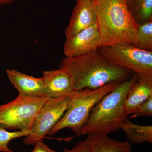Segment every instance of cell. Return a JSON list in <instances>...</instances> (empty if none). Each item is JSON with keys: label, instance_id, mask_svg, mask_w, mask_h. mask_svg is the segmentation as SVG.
Instances as JSON below:
<instances>
[{"label": "cell", "instance_id": "2", "mask_svg": "<svg viewBox=\"0 0 152 152\" xmlns=\"http://www.w3.org/2000/svg\"><path fill=\"white\" fill-rule=\"evenodd\" d=\"M101 46L118 43L135 47L138 24L128 8L127 0L94 1Z\"/></svg>", "mask_w": 152, "mask_h": 152}, {"label": "cell", "instance_id": "3", "mask_svg": "<svg viewBox=\"0 0 152 152\" xmlns=\"http://www.w3.org/2000/svg\"><path fill=\"white\" fill-rule=\"evenodd\" d=\"M137 78V74L134 73L103 98L92 110L79 136L108 135L120 129L121 124L127 118L124 109L125 98Z\"/></svg>", "mask_w": 152, "mask_h": 152}, {"label": "cell", "instance_id": "21", "mask_svg": "<svg viewBox=\"0 0 152 152\" xmlns=\"http://www.w3.org/2000/svg\"><path fill=\"white\" fill-rule=\"evenodd\" d=\"M15 0H0V5L11 4Z\"/></svg>", "mask_w": 152, "mask_h": 152}, {"label": "cell", "instance_id": "9", "mask_svg": "<svg viewBox=\"0 0 152 152\" xmlns=\"http://www.w3.org/2000/svg\"><path fill=\"white\" fill-rule=\"evenodd\" d=\"M42 77L49 97H61L75 91L73 77L66 68L44 71Z\"/></svg>", "mask_w": 152, "mask_h": 152}, {"label": "cell", "instance_id": "13", "mask_svg": "<svg viewBox=\"0 0 152 152\" xmlns=\"http://www.w3.org/2000/svg\"><path fill=\"white\" fill-rule=\"evenodd\" d=\"M88 141L91 152H131L132 144L128 141H120L107 135H88Z\"/></svg>", "mask_w": 152, "mask_h": 152}, {"label": "cell", "instance_id": "14", "mask_svg": "<svg viewBox=\"0 0 152 152\" xmlns=\"http://www.w3.org/2000/svg\"><path fill=\"white\" fill-rule=\"evenodd\" d=\"M121 129L131 144L152 143V126L136 124L127 118L121 123Z\"/></svg>", "mask_w": 152, "mask_h": 152}, {"label": "cell", "instance_id": "15", "mask_svg": "<svg viewBox=\"0 0 152 152\" xmlns=\"http://www.w3.org/2000/svg\"><path fill=\"white\" fill-rule=\"evenodd\" d=\"M129 10L138 24L152 20V0H127Z\"/></svg>", "mask_w": 152, "mask_h": 152}, {"label": "cell", "instance_id": "12", "mask_svg": "<svg viewBox=\"0 0 152 152\" xmlns=\"http://www.w3.org/2000/svg\"><path fill=\"white\" fill-rule=\"evenodd\" d=\"M6 73L20 94L30 97L47 96L42 77H35L15 69L7 70Z\"/></svg>", "mask_w": 152, "mask_h": 152}, {"label": "cell", "instance_id": "5", "mask_svg": "<svg viewBox=\"0 0 152 152\" xmlns=\"http://www.w3.org/2000/svg\"><path fill=\"white\" fill-rule=\"evenodd\" d=\"M49 98L30 97L19 94L13 100L0 105V128L30 131L36 116Z\"/></svg>", "mask_w": 152, "mask_h": 152}, {"label": "cell", "instance_id": "19", "mask_svg": "<svg viewBox=\"0 0 152 152\" xmlns=\"http://www.w3.org/2000/svg\"><path fill=\"white\" fill-rule=\"evenodd\" d=\"M62 152H91L88 139L79 142L71 149L65 148Z\"/></svg>", "mask_w": 152, "mask_h": 152}, {"label": "cell", "instance_id": "16", "mask_svg": "<svg viewBox=\"0 0 152 152\" xmlns=\"http://www.w3.org/2000/svg\"><path fill=\"white\" fill-rule=\"evenodd\" d=\"M135 47L145 50H152V20L138 25Z\"/></svg>", "mask_w": 152, "mask_h": 152}, {"label": "cell", "instance_id": "18", "mask_svg": "<svg viewBox=\"0 0 152 152\" xmlns=\"http://www.w3.org/2000/svg\"><path fill=\"white\" fill-rule=\"evenodd\" d=\"M133 117L152 116V96L141 104L133 113Z\"/></svg>", "mask_w": 152, "mask_h": 152}, {"label": "cell", "instance_id": "20", "mask_svg": "<svg viewBox=\"0 0 152 152\" xmlns=\"http://www.w3.org/2000/svg\"><path fill=\"white\" fill-rule=\"evenodd\" d=\"M34 145V148L31 152H58L50 148L44 142L43 140L38 141Z\"/></svg>", "mask_w": 152, "mask_h": 152}, {"label": "cell", "instance_id": "10", "mask_svg": "<svg viewBox=\"0 0 152 152\" xmlns=\"http://www.w3.org/2000/svg\"><path fill=\"white\" fill-rule=\"evenodd\" d=\"M96 24L97 18L94 1L92 0H77L69 23L65 32L66 39Z\"/></svg>", "mask_w": 152, "mask_h": 152}, {"label": "cell", "instance_id": "8", "mask_svg": "<svg viewBox=\"0 0 152 152\" xmlns=\"http://www.w3.org/2000/svg\"><path fill=\"white\" fill-rule=\"evenodd\" d=\"M100 45L98 23L66 39L64 47L66 57L72 58L96 51Z\"/></svg>", "mask_w": 152, "mask_h": 152}, {"label": "cell", "instance_id": "7", "mask_svg": "<svg viewBox=\"0 0 152 152\" xmlns=\"http://www.w3.org/2000/svg\"><path fill=\"white\" fill-rule=\"evenodd\" d=\"M72 93L61 97L49 98L36 116L28 135L23 140L26 145L42 140L67 108Z\"/></svg>", "mask_w": 152, "mask_h": 152}, {"label": "cell", "instance_id": "6", "mask_svg": "<svg viewBox=\"0 0 152 152\" xmlns=\"http://www.w3.org/2000/svg\"><path fill=\"white\" fill-rule=\"evenodd\" d=\"M98 51L109 62L132 73L152 75V51L131 44L118 43L101 46Z\"/></svg>", "mask_w": 152, "mask_h": 152}, {"label": "cell", "instance_id": "4", "mask_svg": "<svg viewBox=\"0 0 152 152\" xmlns=\"http://www.w3.org/2000/svg\"><path fill=\"white\" fill-rule=\"evenodd\" d=\"M120 83L112 82L95 89L87 88L74 91L72 93L65 112L48 135H53L63 129L69 128L79 136L94 107Z\"/></svg>", "mask_w": 152, "mask_h": 152}, {"label": "cell", "instance_id": "1", "mask_svg": "<svg viewBox=\"0 0 152 152\" xmlns=\"http://www.w3.org/2000/svg\"><path fill=\"white\" fill-rule=\"evenodd\" d=\"M60 67L67 69L72 75L75 91L95 89L112 83L128 79L130 71L114 66L98 52L63 59Z\"/></svg>", "mask_w": 152, "mask_h": 152}, {"label": "cell", "instance_id": "11", "mask_svg": "<svg viewBox=\"0 0 152 152\" xmlns=\"http://www.w3.org/2000/svg\"><path fill=\"white\" fill-rule=\"evenodd\" d=\"M152 96V75L139 74L126 96L124 109L127 117L132 115L137 108Z\"/></svg>", "mask_w": 152, "mask_h": 152}, {"label": "cell", "instance_id": "22", "mask_svg": "<svg viewBox=\"0 0 152 152\" xmlns=\"http://www.w3.org/2000/svg\"><path fill=\"white\" fill-rule=\"evenodd\" d=\"M92 1H95V0H92Z\"/></svg>", "mask_w": 152, "mask_h": 152}, {"label": "cell", "instance_id": "17", "mask_svg": "<svg viewBox=\"0 0 152 152\" xmlns=\"http://www.w3.org/2000/svg\"><path fill=\"white\" fill-rule=\"evenodd\" d=\"M29 131H17L11 132L0 128V152H13L9 148L11 141L28 135Z\"/></svg>", "mask_w": 152, "mask_h": 152}]
</instances>
